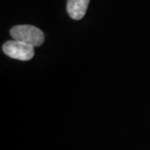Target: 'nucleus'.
Returning <instances> with one entry per match:
<instances>
[{
    "label": "nucleus",
    "mask_w": 150,
    "mask_h": 150,
    "mask_svg": "<svg viewBox=\"0 0 150 150\" xmlns=\"http://www.w3.org/2000/svg\"><path fill=\"white\" fill-rule=\"evenodd\" d=\"M10 34L14 40L23 42L32 47H39L44 43V33L41 29L30 25H20L11 28Z\"/></svg>",
    "instance_id": "1"
},
{
    "label": "nucleus",
    "mask_w": 150,
    "mask_h": 150,
    "mask_svg": "<svg viewBox=\"0 0 150 150\" xmlns=\"http://www.w3.org/2000/svg\"><path fill=\"white\" fill-rule=\"evenodd\" d=\"M2 50L8 57L19 61H29L34 56V47L17 40L7 41L2 46Z\"/></svg>",
    "instance_id": "2"
},
{
    "label": "nucleus",
    "mask_w": 150,
    "mask_h": 150,
    "mask_svg": "<svg viewBox=\"0 0 150 150\" xmlns=\"http://www.w3.org/2000/svg\"><path fill=\"white\" fill-rule=\"evenodd\" d=\"M90 0H67V10L73 20H81L85 16Z\"/></svg>",
    "instance_id": "3"
}]
</instances>
